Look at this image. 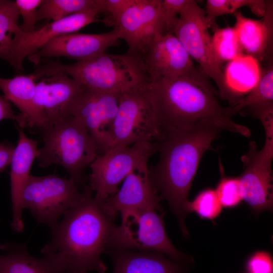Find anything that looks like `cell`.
<instances>
[{
    "mask_svg": "<svg viewBox=\"0 0 273 273\" xmlns=\"http://www.w3.org/2000/svg\"><path fill=\"white\" fill-rule=\"evenodd\" d=\"M120 214L121 223L115 226L106 252L114 249L155 252L176 261L188 260L168 237L163 220L164 214L153 210L135 209Z\"/></svg>",
    "mask_w": 273,
    "mask_h": 273,
    "instance_id": "7",
    "label": "cell"
},
{
    "mask_svg": "<svg viewBox=\"0 0 273 273\" xmlns=\"http://www.w3.org/2000/svg\"><path fill=\"white\" fill-rule=\"evenodd\" d=\"M147 87L161 133L210 121L222 130L251 135L247 127L233 121L231 108L219 104L217 92L200 68L180 76L150 81Z\"/></svg>",
    "mask_w": 273,
    "mask_h": 273,
    "instance_id": "1",
    "label": "cell"
},
{
    "mask_svg": "<svg viewBox=\"0 0 273 273\" xmlns=\"http://www.w3.org/2000/svg\"><path fill=\"white\" fill-rule=\"evenodd\" d=\"M246 7L258 17H262L266 9V1L263 0H207L206 4L205 19L208 28L213 29L217 25L215 20L218 17L234 14L239 9Z\"/></svg>",
    "mask_w": 273,
    "mask_h": 273,
    "instance_id": "28",
    "label": "cell"
},
{
    "mask_svg": "<svg viewBox=\"0 0 273 273\" xmlns=\"http://www.w3.org/2000/svg\"><path fill=\"white\" fill-rule=\"evenodd\" d=\"M161 200L150 183L148 168L129 174L118 192L107 198L102 206L107 213L115 217L135 209L153 210L164 214Z\"/></svg>",
    "mask_w": 273,
    "mask_h": 273,
    "instance_id": "18",
    "label": "cell"
},
{
    "mask_svg": "<svg viewBox=\"0 0 273 273\" xmlns=\"http://www.w3.org/2000/svg\"><path fill=\"white\" fill-rule=\"evenodd\" d=\"M0 248L7 251L0 254V273H60L45 257L30 255L25 244L5 243Z\"/></svg>",
    "mask_w": 273,
    "mask_h": 273,
    "instance_id": "24",
    "label": "cell"
},
{
    "mask_svg": "<svg viewBox=\"0 0 273 273\" xmlns=\"http://www.w3.org/2000/svg\"><path fill=\"white\" fill-rule=\"evenodd\" d=\"M266 67L261 70L259 79L245 97L230 107L233 115L243 109H252L273 105V63L269 61Z\"/></svg>",
    "mask_w": 273,
    "mask_h": 273,
    "instance_id": "25",
    "label": "cell"
},
{
    "mask_svg": "<svg viewBox=\"0 0 273 273\" xmlns=\"http://www.w3.org/2000/svg\"><path fill=\"white\" fill-rule=\"evenodd\" d=\"M101 13L108 12L111 15L105 18L106 24L112 25L114 21L119 18L125 10L133 4L135 0H95Z\"/></svg>",
    "mask_w": 273,
    "mask_h": 273,
    "instance_id": "34",
    "label": "cell"
},
{
    "mask_svg": "<svg viewBox=\"0 0 273 273\" xmlns=\"http://www.w3.org/2000/svg\"><path fill=\"white\" fill-rule=\"evenodd\" d=\"M100 13L101 10L97 8L52 21L32 32H24L20 29L13 37L9 63L16 72L23 71L24 59L36 53L51 39L64 34L74 33L94 22L104 23L103 19L100 20L97 17Z\"/></svg>",
    "mask_w": 273,
    "mask_h": 273,
    "instance_id": "13",
    "label": "cell"
},
{
    "mask_svg": "<svg viewBox=\"0 0 273 273\" xmlns=\"http://www.w3.org/2000/svg\"><path fill=\"white\" fill-rule=\"evenodd\" d=\"M119 44V39L114 29L100 34L66 33L51 39L28 58L35 64L41 58L61 57L81 61L104 53L108 48Z\"/></svg>",
    "mask_w": 273,
    "mask_h": 273,
    "instance_id": "17",
    "label": "cell"
},
{
    "mask_svg": "<svg viewBox=\"0 0 273 273\" xmlns=\"http://www.w3.org/2000/svg\"><path fill=\"white\" fill-rule=\"evenodd\" d=\"M7 119L15 120L21 128H27L26 122L19 113L14 112L11 102L4 96H0V121Z\"/></svg>",
    "mask_w": 273,
    "mask_h": 273,
    "instance_id": "36",
    "label": "cell"
},
{
    "mask_svg": "<svg viewBox=\"0 0 273 273\" xmlns=\"http://www.w3.org/2000/svg\"><path fill=\"white\" fill-rule=\"evenodd\" d=\"M222 208L215 190L211 188L202 190L187 205L189 213L194 212L200 218L210 220L219 215Z\"/></svg>",
    "mask_w": 273,
    "mask_h": 273,
    "instance_id": "30",
    "label": "cell"
},
{
    "mask_svg": "<svg viewBox=\"0 0 273 273\" xmlns=\"http://www.w3.org/2000/svg\"><path fill=\"white\" fill-rule=\"evenodd\" d=\"M220 166L221 177L215 190L222 207L233 208L243 200L239 178L225 176Z\"/></svg>",
    "mask_w": 273,
    "mask_h": 273,
    "instance_id": "31",
    "label": "cell"
},
{
    "mask_svg": "<svg viewBox=\"0 0 273 273\" xmlns=\"http://www.w3.org/2000/svg\"><path fill=\"white\" fill-rule=\"evenodd\" d=\"M93 191L88 184L55 174L30 175L21 193L22 208L51 229L60 216Z\"/></svg>",
    "mask_w": 273,
    "mask_h": 273,
    "instance_id": "6",
    "label": "cell"
},
{
    "mask_svg": "<svg viewBox=\"0 0 273 273\" xmlns=\"http://www.w3.org/2000/svg\"><path fill=\"white\" fill-rule=\"evenodd\" d=\"M41 131L43 146L38 150V166L60 165L70 177L86 183L85 169L99 155V149L83 125L69 115Z\"/></svg>",
    "mask_w": 273,
    "mask_h": 273,
    "instance_id": "5",
    "label": "cell"
},
{
    "mask_svg": "<svg viewBox=\"0 0 273 273\" xmlns=\"http://www.w3.org/2000/svg\"><path fill=\"white\" fill-rule=\"evenodd\" d=\"M147 85L119 95L111 148L141 142L154 143L160 138L161 133L152 112Z\"/></svg>",
    "mask_w": 273,
    "mask_h": 273,
    "instance_id": "9",
    "label": "cell"
},
{
    "mask_svg": "<svg viewBox=\"0 0 273 273\" xmlns=\"http://www.w3.org/2000/svg\"><path fill=\"white\" fill-rule=\"evenodd\" d=\"M208 28L205 11L195 1L188 0L180 13L173 34L199 68L215 82L221 98L225 89L224 76L213 58Z\"/></svg>",
    "mask_w": 273,
    "mask_h": 273,
    "instance_id": "10",
    "label": "cell"
},
{
    "mask_svg": "<svg viewBox=\"0 0 273 273\" xmlns=\"http://www.w3.org/2000/svg\"><path fill=\"white\" fill-rule=\"evenodd\" d=\"M15 147L10 143L0 144V172L4 170L11 164Z\"/></svg>",
    "mask_w": 273,
    "mask_h": 273,
    "instance_id": "37",
    "label": "cell"
},
{
    "mask_svg": "<svg viewBox=\"0 0 273 273\" xmlns=\"http://www.w3.org/2000/svg\"><path fill=\"white\" fill-rule=\"evenodd\" d=\"M273 141L265 140L258 151L255 142L241 157L243 171L239 176L243 200L256 212L272 210L273 207Z\"/></svg>",
    "mask_w": 273,
    "mask_h": 273,
    "instance_id": "12",
    "label": "cell"
},
{
    "mask_svg": "<svg viewBox=\"0 0 273 273\" xmlns=\"http://www.w3.org/2000/svg\"><path fill=\"white\" fill-rule=\"evenodd\" d=\"M38 79L34 105L41 130L68 116L72 103L85 87L63 73Z\"/></svg>",
    "mask_w": 273,
    "mask_h": 273,
    "instance_id": "15",
    "label": "cell"
},
{
    "mask_svg": "<svg viewBox=\"0 0 273 273\" xmlns=\"http://www.w3.org/2000/svg\"><path fill=\"white\" fill-rule=\"evenodd\" d=\"M211 36L213 58L221 67L223 64L245 55L234 27L216 26Z\"/></svg>",
    "mask_w": 273,
    "mask_h": 273,
    "instance_id": "26",
    "label": "cell"
},
{
    "mask_svg": "<svg viewBox=\"0 0 273 273\" xmlns=\"http://www.w3.org/2000/svg\"><path fill=\"white\" fill-rule=\"evenodd\" d=\"M161 0H135L112 25L119 39L124 40L127 53L142 54L154 38L160 34Z\"/></svg>",
    "mask_w": 273,
    "mask_h": 273,
    "instance_id": "14",
    "label": "cell"
},
{
    "mask_svg": "<svg viewBox=\"0 0 273 273\" xmlns=\"http://www.w3.org/2000/svg\"><path fill=\"white\" fill-rule=\"evenodd\" d=\"M118 103V94L84 87L69 110V115L83 125L102 154L112 148L113 126Z\"/></svg>",
    "mask_w": 273,
    "mask_h": 273,
    "instance_id": "11",
    "label": "cell"
},
{
    "mask_svg": "<svg viewBox=\"0 0 273 273\" xmlns=\"http://www.w3.org/2000/svg\"><path fill=\"white\" fill-rule=\"evenodd\" d=\"M56 73L65 74L87 88L118 95L150 82L142 57L127 52L122 55L105 52L70 64L50 61L31 74L36 80Z\"/></svg>",
    "mask_w": 273,
    "mask_h": 273,
    "instance_id": "4",
    "label": "cell"
},
{
    "mask_svg": "<svg viewBox=\"0 0 273 273\" xmlns=\"http://www.w3.org/2000/svg\"><path fill=\"white\" fill-rule=\"evenodd\" d=\"M116 218L105 211L91 193L50 229L52 238L41 252L60 273H105L101 256L106 253Z\"/></svg>",
    "mask_w": 273,
    "mask_h": 273,
    "instance_id": "2",
    "label": "cell"
},
{
    "mask_svg": "<svg viewBox=\"0 0 273 273\" xmlns=\"http://www.w3.org/2000/svg\"><path fill=\"white\" fill-rule=\"evenodd\" d=\"M97 8L95 0H43L37 10V22L44 19L56 21Z\"/></svg>",
    "mask_w": 273,
    "mask_h": 273,
    "instance_id": "29",
    "label": "cell"
},
{
    "mask_svg": "<svg viewBox=\"0 0 273 273\" xmlns=\"http://www.w3.org/2000/svg\"><path fill=\"white\" fill-rule=\"evenodd\" d=\"M32 75H19L13 78L0 77V89L4 96L14 104L25 119L27 128H38L34 105L36 82Z\"/></svg>",
    "mask_w": 273,
    "mask_h": 273,
    "instance_id": "23",
    "label": "cell"
},
{
    "mask_svg": "<svg viewBox=\"0 0 273 273\" xmlns=\"http://www.w3.org/2000/svg\"><path fill=\"white\" fill-rule=\"evenodd\" d=\"M222 130L215 123L203 121L192 127L162 133L153 143L159 159L149 168L150 183L162 200L168 203L176 216L183 235L189 233L185 224L189 193L204 153Z\"/></svg>",
    "mask_w": 273,
    "mask_h": 273,
    "instance_id": "3",
    "label": "cell"
},
{
    "mask_svg": "<svg viewBox=\"0 0 273 273\" xmlns=\"http://www.w3.org/2000/svg\"><path fill=\"white\" fill-rule=\"evenodd\" d=\"M37 141L28 138L19 129V139L11 162V196L13 219L11 226L16 232L23 230L20 199L22 190L30 174L33 162L38 155Z\"/></svg>",
    "mask_w": 273,
    "mask_h": 273,
    "instance_id": "20",
    "label": "cell"
},
{
    "mask_svg": "<svg viewBox=\"0 0 273 273\" xmlns=\"http://www.w3.org/2000/svg\"><path fill=\"white\" fill-rule=\"evenodd\" d=\"M142 58L150 81L180 76L195 67L174 34L157 35L145 49Z\"/></svg>",
    "mask_w": 273,
    "mask_h": 273,
    "instance_id": "16",
    "label": "cell"
},
{
    "mask_svg": "<svg viewBox=\"0 0 273 273\" xmlns=\"http://www.w3.org/2000/svg\"><path fill=\"white\" fill-rule=\"evenodd\" d=\"M247 269L249 273H272V259L266 251H257L248 260Z\"/></svg>",
    "mask_w": 273,
    "mask_h": 273,
    "instance_id": "35",
    "label": "cell"
},
{
    "mask_svg": "<svg viewBox=\"0 0 273 273\" xmlns=\"http://www.w3.org/2000/svg\"><path fill=\"white\" fill-rule=\"evenodd\" d=\"M20 16L15 1L0 0V59L8 63L13 37L20 30L18 25Z\"/></svg>",
    "mask_w": 273,
    "mask_h": 273,
    "instance_id": "27",
    "label": "cell"
},
{
    "mask_svg": "<svg viewBox=\"0 0 273 273\" xmlns=\"http://www.w3.org/2000/svg\"><path fill=\"white\" fill-rule=\"evenodd\" d=\"M156 153L153 143L141 142L125 147H115L98 155L90 164L88 185L94 198L103 203L116 193L119 184L131 172L148 168V161Z\"/></svg>",
    "mask_w": 273,
    "mask_h": 273,
    "instance_id": "8",
    "label": "cell"
},
{
    "mask_svg": "<svg viewBox=\"0 0 273 273\" xmlns=\"http://www.w3.org/2000/svg\"><path fill=\"white\" fill-rule=\"evenodd\" d=\"M188 0H161L160 35L173 34L179 14Z\"/></svg>",
    "mask_w": 273,
    "mask_h": 273,
    "instance_id": "32",
    "label": "cell"
},
{
    "mask_svg": "<svg viewBox=\"0 0 273 273\" xmlns=\"http://www.w3.org/2000/svg\"><path fill=\"white\" fill-rule=\"evenodd\" d=\"M266 3L265 14L260 20L246 17L239 11L233 14L236 19L233 27L244 54L258 62L272 59L273 1Z\"/></svg>",
    "mask_w": 273,
    "mask_h": 273,
    "instance_id": "19",
    "label": "cell"
},
{
    "mask_svg": "<svg viewBox=\"0 0 273 273\" xmlns=\"http://www.w3.org/2000/svg\"><path fill=\"white\" fill-rule=\"evenodd\" d=\"M223 73L225 89L221 98L227 101L232 107L255 86L261 70L256 59L244 55L228 62Z\"/></svg>",
    "mask_w": 273,
    "mask_h": 273,
    "instance_id": "22",
    "label": "cell"
},
{
    "mask_svg": "<svg viewBox=\"0 0 273 273\" xmlns=\"http://www.w3.org/2000/svg\"><path fill=\"white\" fill-rule=\"evenodd\" d=\"M113 273H183L180 262L155 252L127 249L108 250Z\"/></svg>",
    "mask_w": 273,
    "mask_h": 273,
    "instance_id": "21",
    "label": "cell"
},
{
    "mask_svg": "<svg viewBox=\"0 0 273 273\" xmlns=\"http://www.w3.org/2000/svg\"><path fill=\"white\" fill-rule=\"evenodd\" d=\"M43 0H16L15 1L23 19L19 25L21 30L30 32L35 30L37 10Z\"/></svg>",
    "mask_w": 273,
    "mask_h": 273,
    "instance_id": "33",
    "label": "cell"
}]
</instances>
